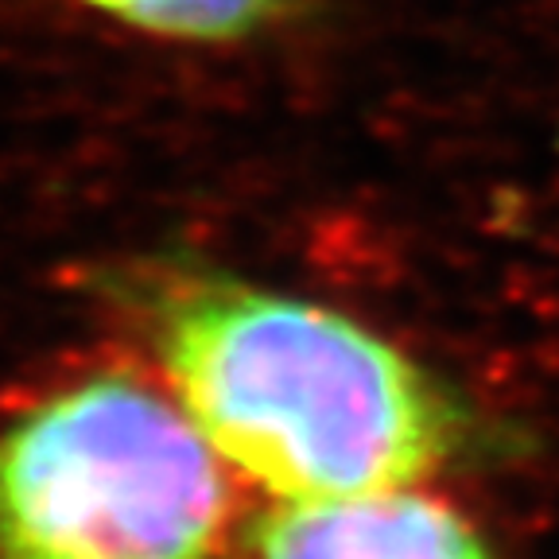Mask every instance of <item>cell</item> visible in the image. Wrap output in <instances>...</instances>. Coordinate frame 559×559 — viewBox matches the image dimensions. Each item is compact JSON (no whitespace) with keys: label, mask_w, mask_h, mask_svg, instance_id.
<instances>
[{"label":"cell","mask_w":559,"mask_h":559,"mask_svg":"<svg viewBox=\"0 0 559 559\" xmlns=\"http://www.w3.org/2000/svg\"><path fill=\"white\" fill-rule=\"evenodd\" d=\"M140 307L194 428L280 498L401 489L463 431L416 361L331 307L210 272L152 276Z\"/></svg>","instance_id":"obj_1"},{"label":"cell","mask_w":559,"mask_h":559,"mask_svg":"<svg viewBox=\"0 0 559 559\" xmlns=\"http://www.w3.org/2000/svg\"><path fill=\"white\" fill-rule=\"evenodd\" d=\"M187 412L124 377L0 431V559H218L226 481Z\"/></svg>","instance_id":"obj_2"},{"label":"cell","mask_w":559,"mask_h":559,"mask_svg":"<svg viewBox=\"0 0 559 559\" xmlns=\"http://www.w3.org/2000/svg\"><path fill=\"white\" fill-rule=\"evenodd\" d=\"M261 559H493L466 521L416 493L299 501L257 533Z\"/></svg>","instance_id":"obj_3"},{"label":"cell","mask_w":559,"mask_h":559,"mask_svg":"<svg viewBox=\"0 0 559 559\" xmlns=\"http://www.w3.org/2000/svg\"><path fill=\"white\" fill-rule=\"evenodd\" d=\"M82 4L140 32L194 39V44L241 39L284 9V0H82Z\"/></svg>","instance_id":"obj_4"}]
</instances>
